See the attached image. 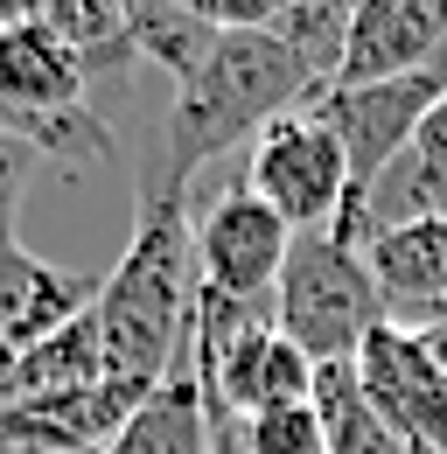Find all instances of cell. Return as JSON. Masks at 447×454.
Wrapping results in <instances>:
<instances>
[{"label": "cell", "mask_w": 447, "mask_h": 454, "mask_svg": "<svg viewBox=\"0 0 447 454\" xmlns=\"http://www.w3.org/2000/svg\"><path fill=\"white\" fill-rule=\"evenodd\" d=\"M357 7H364V0H286L273 21H266V35H279L294 57L308 63V77L329 91L335 77H342V57H349Z\"/></svg>", "instance_id": "15"}, {"label": "cell", "mask_w": 447, "mask_h": 454, "mask_svg": "<svg viewBox=\"0 0 447 454\" xmlns=\"http://www.w3.org/2000/svg\"><path fill=\"white\" fill-rule=\"evenodd\" d=\"M28 14H35V0H0V35L7 28H28Z\"/></svg>", "instance_id": "20"}, {"label": "cell", "mask_w": 447, "mask_h": 454, "mask_svg": "<svg viewBox=\"0 0 447 454\" xmlns=\"http://www.w3.org/2000/svg\"><path fill=\"white\" fill-rule=\"evenodd\" d=\"M447 98V70H420V77H378V84H329L308 106L322 113V126L335 133L342 161H349V203L335 217L342 245H364V203L385 182V168L420 140V126L441 113Z\"/></svg>", "instance_id": "5"}, {"label": "cell", "mask_w": 447, "mask_h": 454, "mask_svg": "<svg viewBox=\"0 0 447 454\" xmlns=\"http://www.w3.org/2000/svg\"><path fill=\"white\" fill-rule=\"evenodd\" d=\"M286 252H294V231L279 224L245 182H231L217 203L196 217V273H203L210 294L273 301L279 273H286Z\"/></svg>", "instance_id": "8"}, {"label": "cell", "mask_w": 447, "mask_h": 454, "mask_svg": "<svg viewBox=\"0 0 447 454\" xmlns=\"http://www.w3.org/2000/svg\"><path fill=\"white\" fill-rule=\"evenodd\" d=\"M427 336V349H434V364H441V378H447V322H434V329H420Z\"/></svg>", "instance_id": "21"}, {"label": "cell", "mask_w": 447, "mask_h": 454, "mask_svg": "<svg viewBox=\"0 0 447 454\" xmlns=\"http://www.w3.org/2000/svg\"><path fill=\"white\" fill-rule=\"evenodd\" d=\"M43 35H56L70 57L84 63L91 77L98 70H119V63H133V28H126V7L119 0H35V14H28Z\"/></svg>", "instance_id": "14"}, {"label": "cell", "mask_w": 447, "mask_h": 454, "mask_svg": "<svg viewBox=\"0 0 447 454\" xmlns=\"http://www.w3.org/2000/svg\"><path fill=\"white\" fill-rule=\"evenodd\" d=\"M196 217L189 196L168 189H140V217L106 280H98V342H106V371L119 385H161L189 349V322H196Z\"/></svg>", "instance_id": "2"}, {"label": "cell", "mask_w": 447, "mask_h": 454, "mask_svg": "<svg viewBox=\"0 0 447 454\" xmlns=\"http://www.w3.org/2000/svg\"><path fill=\"white\" fill-rule=\"evenodd\" d=\"M28 175H35V147H21L14 133H0V245H14V217H21Z\"/></svg>", "instance_id": "17"}, {"label": "cell", "mask_w": 447, "mask_h": 454, "mask_svg": "<svg viewBox=\"0 0 447 454\" xmlns=\"http://www.w3.org/2000/svg\"><path fill=\"white\" fill-rule=\"evenodd\" d=\"M364 266L378 280L385 322H405V329L447 322V217H412V224L378 231L364 245Z\"/></svg>", "instance_id": "9"}, {"label": "cell", "mask_w": 447, "mask_h": 454, "mask_svg": "<svg viewBox=\"0 0 447 454\" xmlns=\"http://www.w3.org/2000/svg\"><path fill=\"white\" fill-rule=\"evenodd\" d=\"M286 0H231V28H266Z\"/></svg>", "instance_id": "18"}, {"label": "cell", "mask_w": 447, "mask_h": 454, "mask_svg": "<svg viewBox=\"0 0 447 454\" xmlns=\"http://www.w3.org/2000/svg\"><path fill=\"white\" fill-rule=\"evenodd\" d=\"M273 322L315 364H349L364 349V336L385 322L364 245H342L335 231H301L286 252V273L273 286Z\"/></svg>", "instance_id": "4"}, {"label": "cell", "mask_w": 447, "mask_h": 454, "mask_svg": "<svg viewBox=\"0 0 447 454\" xmlns=\"http://www.w3.org/2000/svg\"><path fill=\"white\" fill-rule=\"evenodd\" d=\"M279 224L294 231H335L342 203H349V161L335 147V133L322 126L315 106L273 119L252 147H245V175H238Z\"/></svg>", "instance_id": "6"}, {"label": "cell", "mask_w": 447, "mask_h": 454, "mask_svg": "<svg viewBox=\"0 0 447 454\" xmlns=\"http://www.w3.org/2000/svg\"><path fill=\"white\" fill-rule=\"evenodd\" d=\"M217 448H238V454H329V441H322V412H315V398H308V405H273V412H252V419H217Z\"/></svg>", "instance_id": "16"}, {"label": "cell", "mask_w": 447, "mask_h": 454, "mask_svg": "<svg viewBox=\"0 0 447 454\" xmlns=\"http://www.w3.org/2000/svg\"><path fill=\"white\" fill-rule=\"evenodd\" d=\"M106 454H217V412L203 392L196 349H182V364L140 398V412L119 427V441Z\"/></svg>", "instance_id": "11"}, {"label": "cell", "mask_w": 447, "mask_h": 454, "mask_svg": "<svg viewBox=\"0 0 447 454\" xmlns=\"http://www.w3.org/2000/svg\"><path fill=\"white\" fill-rule=\"evenodd\" d=\"M0 454H106V448H43V441H0Z\"/></svg>", "instance_id": "19"}, {"label": "cell", "mask_w": 447, "mask_h": 454, "mask_svg": "<svg viewBox=\"0 0 447 454\" xmlns=\"http://www.w3.org/2000/svg\"><path fill=\"white\" fill-rule=\"evenodd\" d=\"M106 342H98V315L84 308L70 329L43 336L28 356H14L0 371V405H21V398H63V392H91L106 385Z\"/></svg>", "instance_id": "12"}, {"label": "cell", "mask_w": 447, "mask_h": 454, "mask_svg": "<svg viewBox=\"0 0 447 454\" xmlns=\"http://www.w3.org/2000/svg\"><path fill=\"white\" fill-rule=\"evenodd\" d=\"M91 301H98L91 280H77V273L50 266V259H35L21 238L0 245V371H7L14 356H28L43 336L70 329Z\"/></svg>", "instance_id": "10"}, {"label": "cell", "mask_w": 447, "mask_h": 454, "mask_svg": "<svg viewBox=\"0 0 447 454\" xmlns=\"http://www.w3.org/2000/svg\"><path fill=\"white\" fill-rule=\"evenodd\" d=\"M349 364H357L371 405L385 412V427L405 441V454H447V378L420 329L378 322Z\"/></svg>", "instance_id": "7"}, {"label": "cell", "mask_w": 447, "mask_h": 454, "mask_svg": "<svg viewBox=\"0 0 447 454\" xmlns=\"http://www.w3.org/2000/svg\"><path fill=\"white\" fill-rule=\"evenodd\" d=\"M322 84L308 77V63L294 57L266 28H224L217 50L175 84V106L161 119L154 161L140 175V189L189 196V182L203 161H217L231 147H252L273 119L301 113Z\"/></svg>", "instance_id": "1"}, {"label": "cell", "mask_w": 447, "mask_h": 454, "mask_svg": "<svg viewBox=\"0 0 447 454\" xmlns=\"http://www.w3.org/2000/svg\"><path fill=\"white\" fill-rule=\"evenodd\" d=\"M315 412H322L329 454H405V441L385 427V412L371 405L357 364H315Z\"/></svg>", "instance_id": "13"}, {"label": "cell", "mask_w": 447, "mask_h": 454, "mask_svg": "<svg viewBox=\"0 0 447 454\" xmlns=\"http://www.w3.org/2000/svg\"><path fill=\"white\" fill-rule=\"evenodd\" d=\"M0 133H14L21 147H35V161H56L63 175L112 161V126L91 106V70L35 21L0 35Z\"/></svg>", "instance_id": "3"}]
</instances>
